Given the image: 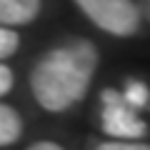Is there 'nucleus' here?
I'll use <instances>...</instances> for the list:
<instances>
[{
  "instance_id": "obj_1",
  "label": "nucleus",
  "mask_w": 150,
  "mask_h": 150,
  "mask_svg": "<svg viewBox=\"0 0 150 150\" xmlns=\"http://www.w3.org/2000/svg\"><path fill=\"white\" fill-rule=\"evenodd\" d=\"M98 63H100V55L95 43L85 38H68L48 48L30 70L33 98L43 110H70L88 95Z\"/></svg>"
},
{
  "instance_id": "obj_2",
  "label": "nucleus",
  "mask_w": 150,
  "mask_h": 150,
  "mask_svg": "<svg viewBox=\"0 0 150 150\" xmlns=\"http://www.w3.org/2000/svg\"><path fill=\"white\" fill-rule=\"evenodd\" d=\"M73 3L93 25L110 35L130 38L143 25V15L135 0H73Z\"/></svg>"
},
{
  "instance_id": "obj_3",
  "label": "nucleus",
  "mask_w": 150,
  "mask_h": 150,
  "mask_svg": "<svg viewBox=\"0 0 150 150\" xmlns=\"http://www.w3.org/2000/svg\"><path fill=\"white\" fill-rule=\"evenodd\" d=\"M100 128L115 140H140L148 133L145 120L138 118V110L118 93L115 88H105L100 95Z\"/></svg>"
},
{
  "instance_id": "obj_4",
  "label": "nucleus",
  "mask_w": 150,
  "mask_h": 150,
  "mask_svg": "<svg viewBox=\"0 0 150 150\" xmlns=\"http://www.w3.org/2000/svg\"><path fill=\"white\" fill-rule=\"evenodd\" d=\"M43 10V0H0V25H30Z\"/></svg>"
},
{
  "instance_id": "obj_5",
  "label": "nucleus",
  "mask_w": 150,
  "mask_h": 150,
  "mask_svg": "<svg viewBox=\"0 0 150 150\" xmlns=\"http://www.w3.org/2000/svg\"><path fill=\"white\" fill-rule=\"evenodd\" d=\"M23 138V118L13 105L0 103V148L13 145Z\"/></svg>"
},
{
  "instance_id": "obj_6",
  "label": "nucleus",
  "mask_w": 150,
  "mask_h": 150,
  "mask_svg": "<svg viewBox=\"0 0 150 150\" xmlns=\"http://www.w3.org/2000/svg\"><path fill=\"white\" fill-rule=\"evenodd\" d=\"M123 98L135 108V110H143V108L150 105V88L145 85L143 80H135V78H133V80L125 83V93H123Z\"/></svg>"
},
{
  "instance_id": "obj_7",
  "label": "nucleus",
  "mask_w": 150,
  "mask_h": 150,
  "mask_svg": "<svg viewBox=\"0 0 150 150\" xmlns=\"http://www.w3.org/2000/svg\"><path fill=\"white\" fill-rule=\"evenodd\" d=\"M20 48V35L10 25H0V60H8Z\"/></svg>"
},
{
  "instance_id": "obj_8",
  "label": "nucleus",
  "mask_w": 150,
  "mask_h": 150,
  "mask_svg": "<svg viewBox=\"0 0 150 150\" xmlns=\"http://www.w3.org/2000/svg\"><path fill=\"white\" fill-rule=\"evenodd\" d=\"M95 150H150L148 143H138V140H115L110 143H100Z\"/></svg>"
},
{
  "instance_id": "obj_9",
  "label": "nucleus",
  "mask_w": 150,
  "mask_h": 150,
  "mask_svg": "<svg viewBox=\"0 0 150 150\" xmlns=\"http://www.w3.org/2000/svg\"><path fill=\"white\" fill-rule=\"evenodd\" d=\"M13 85H15V75H13V70L8 68V65H3V60H0V98L5 95V93H10Z\"/></svg>"
},
{
  "instance_id": "obj_10",
  "label": "nucleus",
  "mask_w": 150,
  "mask_h": 150,
  "mask_svg": "<svg viewBox=\"0 0 150 150\" xmlns=\"http://www.w3.org/2000/svg\"><path fill=\"white\" fill-rule=\"evenodd\" d=\"M28 150H65L63 145L53 143V140H38V143H33Z\"/></svg>"
},
{
  "instance_id": "obj_11",
  "label": "nucleus",
  "mask_w": 150,
  "mask_h": 150,
  "mask_svg": "<svg viewBox=\"0 0 150 150\" xmlns=\"http://www.w3.org/2000/svg\"><path fill=\"white\" fill-rule=\"evenodd\" d=\"M138 3V10H140V15L145 18V20L150 23V0H135Z\"/></svg>"
}]
</instances>
